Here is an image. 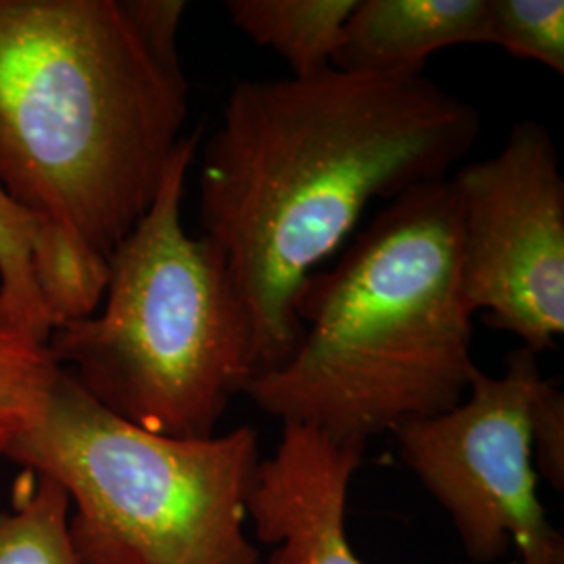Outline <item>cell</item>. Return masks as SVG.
<instances>
[{"instance_id":"obj_4","label":"cell","mask_w":564,"mask_h":564,"mask_svg":"<svg viewBox=\"0 0 564 564\" xmlns=\"http://www.w3.org/2000/svg\"><path fill=\"white\" fill-rule=\"evenodd\" d=\"M199 134H184L155 202L111 253L99 310L51 328L46 341L95 402L178 440L214 437L256 379L251 324L226 260L182 226Z\"/></svg>"},{"instance_id":"obj_2","label":"cell","mask_w":564,"mask_h":564,"mask_svg":"<svg viewBox=\"0 0 564 564\" xmlns=\"http://www.w3.org/2000/svg\"><path fill=\"white\" fill-rule=\"evenodd\" d=\"M182 0H0V191L36 224L34 279L109 262L184 139Z\"/></svg>"},{"instance_id":"obj_15","label":"cell","mask_w":564,"mask_h":564,"mask_svg":"<svg viewBox=\"0 0 564 564\" xmlns=\"http://www.w3.org/2000/svg\"><path fill=\"white\" fill-rule=\"evenodd\" d=\"M533 466L554 489H564V393L542 381L531 403Z\"/></svg>"},{"instance_id":"obj_12","label":"cell","mask_w":564,"mask_h":564,"mask_svg":"<svg viewBox=\"0 0 564 564\" xmlns=\"http://www.w3.org/2000/svg\"><path fill=\"white\" fill-rule=\"evenodd\" d=\"M69 500L53 479L23 470L0 510V564H82L69 538Z\"/></svg>"},{"instance_id":"obj_8","label":"cell","mask_w":564,"mask_h":564,"mask_svg":"<svg viewBox=\"0 0 564 564\" xmlns=\"http://www.w3.org/2000/svg\"><path fill=\"white\" fill-rule=\"evenodd\" d=\"M362 445L339 444L305 424H282L274 456L260 463L247 521L270 547L262 564H364L347 540V494Z\"/></svg>"},{"instance_id":"obj_13","label":"cell","mask_w":564,"mask_h":564,"mask_svg":"<svg viewBox=\"0 0 564 564\" xmlns=\"http://www.w3.org/2000/svg\"><path fill=\"white\" fill-rule=\"evenodd\" d=\"M487 44L564 74L563 0H487Z\"/></svg>"},{"instance_id":"obj_10","label":"cell","mask_w":564,"mask_h":564,"mask_svg":"<svg viewBox=\"0 0 564 564\" xmlns=\"http://www.w3.org/2000/svg\"><path fill=\"white\" fill-rule=\"evenodd\" d=\"M358 0H228L237 30L274 51L291 76L307 78L330 67L343 23Z\"/></svg>"},{"instance_id":"obj_5","label":"cell","mask_w":564,"mask_h":564,"mask_svg":"<svg viewBox=\"0 0 564 564\" xmlns=\"http://www.w3.org/2000/svg\"><path fill=\"white\" fill-rule=\"evenodd\" d=\"M4 458L63 487L82 564H262L245 531L262 463L249 424L207 440L151 433L59 368Z\"/></svg>"},{"instance_id":"obj_7","label":"cell","mask_w":564,"mask_h":564,"mask_svg":"<svg viewBox=\"0 0 564 564\" xmlns=\"http://www.w3.org/2000/svg\"><path fill=\"white\" fill-rule=\"evenodd\" d=\"M466 300L542 354L564 333V178L544 123L517 121L502 149L456 170Z\"/></svg>"},{"instance_id":"obj_3","label":"cell","mask_w":564,"mask_h":564,"mask_svg":"<svg viewBox=\"0 0 564 564\" xmlns=\"http://www.w3.org/2000/svg\"><path fill=\"white\" fill-rule=\"evenodd\" d=\"M295 310L297 349L247 389L263 414L366 447L463 402L481 368L452 181L384 205L339 262L303 282Z\"/></svg>"},{"instance_id":"obj_14","label":"cell","mask_w":564,"mask_h":564,"mask_svg":"<svg viewBox=\"0 0 564 564\" xmlns=\"http://www.w3.org/2000/svg\"><path fill=\"white\" fill-rule=\"evenodd\" d=\"M36 224L0 191V300L51 330L34 279Z\"/></svg>"},{"instance_id":"obj_1","label":"cell","mask_w":564,"mask_h":564,"mask_svg":"<svg viewBox=\"0 0 564 564\" xmlns=\"http://www.w3.org/2000/svg\"><path fill=\"white\" fill-rule=\"evenodd\" d=\"M479 130L470 102L424 76L326 67L235 84L205 142L199 218L251 324L256 379L297 349L303 282L368 205L449 178Z\"/></svg>"},{"instance_id":"obj_6","label":"cell","mask_w":564,"mask_h":564,"mask_svg":"<svg viewBox=\"0 0 564 564\" xmlns=\"http://www.w3.org/2000/svg\"><path fill=\"white\" fill-rule=\"evenodd\" d=\"M540 354L517 347L502 375L479 370L463 402L393 433L402 463L444 508L477 564H564V540L538 496L531 403L544 381Z\"/></svg>"},{"instance_id":"obj_9","label":"cell","mask_w":564,"mask_h":564,"mask_svg":"<svg viewBox=\"0 0 564 564\" xmlns=\"http://www.w3.org/2000/svg\"><path fill=\"white\" fill-rule=\"evenodd\" d=\"M460 44H487V0H358L330 67L414 78L433 53Z\"/></svg>"},{"instance_id":"obj_11","label":"cell","mask_w":564,"mask_h":564,"mask_svg":"<svg viewBox=\"0 0 564 564\" xmlns=\"http://www.w3.org/2000/svg\"><path fill=\"white\" fill-rule=\"evenodd\" d=\"M36 321L0 300V458L36 419L59 366Z\"/></svg>"}]
</instances>
